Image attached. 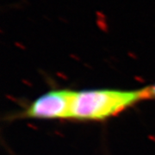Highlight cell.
I'll return each instance as SVG.
<instances>
[{"label":"cell","instance_id":"6da1fadb","mask_svg":"<svg viewBox=\"0 0 155 155\" xmlns=\"http://www.w3.org/2000/svg\"><path fill=\"white\" fill-rule=\"evenodd\" d=\"M142 100H147L144 87L136 90L75 91L71 120L104 121L127 110Z\"/></svg>","mask_w":155,"mask_h":155},{"label":"cell","instance_id":"7a4b0ae2","mask_svg":"<svg viewBox=\"0 0 155 155\" xmlns=\"http://www.w3.org/2000/svg\"><path fill=\"white\" fill-rule=\"evenodd\" d=\"M75 91L56 89L41 95L19 114L21 118L38 120L72 119Z\"/></svg>","mask_w":155,"mask_h":155},{"label":"cell","instance_id":"3957f363","mask_svg":"<svg viewBox=\"0 0 155 155\" xmlns=\"http://www.w3.org/2000/svg\"><path fill=\"white\" fill-rule=\"evenodd\" d=\"M147 100H155V84L144 87Z\"/></svg>","mask_w":155,"mask_h":155}]
</instances>
